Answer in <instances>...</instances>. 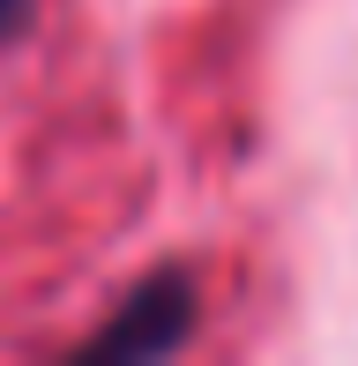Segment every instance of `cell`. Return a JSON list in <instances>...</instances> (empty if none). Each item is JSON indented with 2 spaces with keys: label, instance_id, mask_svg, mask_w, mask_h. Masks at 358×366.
<instances>
[{
  "label": "cell",
  "instance_id": "obj_1",
  "mask_svg": "<svg viewBox=\"0 0 358 366\" xmlns=\"http://www.w3.org/2000/svg\"><path fill=\"white\" fill-rule=\"evenodd\" d=\"M194 337V277L187 269H150L135 292L112 307V322L83 337L90 366H142V359H172L179 344Z\"/></svg>",
  "mask_w": 358,
  "mask_h": 366
},
{
  "label": "cell",
  "instance_id": "obj_2",
  "mask_svg": "<svg viewBox=\"0 0 358 366\" xmlns=\"http://www.w3.org/2000/svg\"><path fill=\"white\" fill-rule=\"evenodd\" d=\"M23 23H30V0H0V38H15Z\"/></svg>",
  "mask_w": 358,
  "mask_h": 366
}]
</instances>
